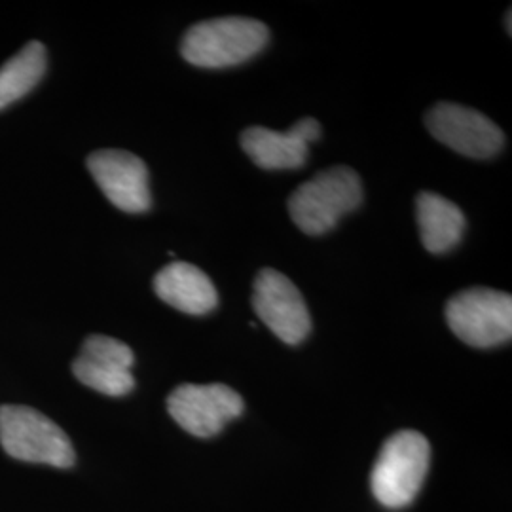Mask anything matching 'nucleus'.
<instances>
[{
	"instance_id": "39448f33",
	"label": "nucleus",
	"mask_w": 512,
	"mask_h": 512,
	"mask_svg": "<svg viewBox=\"0 0 512 512\" xmlns=\"http://www.w3.org/2000/svg\"><path fill=\"white\" fill-rule=\"evenodd\" d=\"M446 321L467 346L478 349L507 344L512 336V298L486 287L454 294L446 304Z\"/></svg>"
},
{
	"instance_id": "9d476101",
	"label": "nucleus",
	"mask_w": 512,
	"mask_h": 512,
	"mask_svg": "<svg viewBox=\"0 0 512 512\" xmlns=\"http://www.w3.org/2000/svg\"><path fill=\"white\" fill-rule=\"evenodd\" d=\"M133 363L135 355L124 342L93 334L86 338L80 355L74 359L73 372L78 382L97 393L124 397L135 387V378L131 374Z\"/></svg>"
},
{
	"instance_id": "7ed1b4c3",
	"label": "nucleus",
	"mask_w": 512,
	"mask_h": 512,
	"mask_svg": "<svg viewBox=\"0 0 512 512\" xmlns=\"http://www.w3.org/2000/svg\"><path fill=\"white\" fill-rule=\"evenodd\" d=\"M431 446L418 431H399L385 440L370 475L374 497L387 509H404L416 495L429 471Z\"/></svg>"
},
{
	"instance_id": "20e7f679",
	"label": "nucleus",
	"mask_w": 512,
	"mask_h": 512,
	"mask_svg": "<svg viewBox=\"0 0 512 512\" xmlns=\"http://www.w3.org/2000/svg\"><path fill=\"white\" fill-rule=\"evenodd\" d=\"M0 444L8 456L27 463L73 467V442L67 433L35 408L21 404L0 406Z\"/></svg>"
},
{
	"instance_id": "1a4fd4ad",
	"label": "nucleus",
	"mask_w": 512,
	"mask_h": 512,
	"mask_svg": "<svg viewBox=\"0 0 512 512\" xmlns=\"http://www.w3.org/2000/svg\"><path fill=\"white\" fill-rule=\"evenodd\" d=\"M88 169L114 207L126 213H147L152 207L145 162L126 150H97L88 156Z\"/></svg>"
},
{
	"instance_id": "f03ea898",
	"label": "nucleus",
	"mask_w": 512,
	"mask_h": 512,
	"mask_svg": "<svg viewBox=\"0 0 512 512\" xmlns=\"http://www.w3.org/2000/svg\"><path fill=\"white\" fill-rule=\"evenodd\" d=\"M363 183L357 171L346 165L317 173L300 184L289 198V215L308 236H323L338 220L363 203Z\"/></svg>"
},
{
	"instance_id": "ddd939ff",
	"label": "nucleus",
	"mask_w": 512,
	"mask_h": 512,
	"mask_svg": "<svg viewBox=\"0 0 512 512\" xmlns=\"http://www.w3.org/2000/svg\"><path fill=\"white\" fill-rule=\"evenodd\" d=\"M421 243L433 255L452 251L465 232V215L458 205L435 192H421L416 200Z\"/></svg>"
},
{
	"instance_id": "423d86ee",
	"label": "nucleus",
	"mask_w": 512,
	"mask_h": 512,
	"mask_svg": "<svg viewBox=\"0 0 512 512\" xmlns=\"http://www.w3.org/2000/svg\"><path fill=\"white\" fill-rule=\"evenodd\" d=\"M238 391L224 384H183L167 397V412L186 433L209 439L243 414Z\"/></svg>"
},
{
	"instance_id": "0eeeda50",
	"label": "nucleus",
	"mask_w": 512,
	"mask_h": 512,
	"mask_svg": "<svg viewBox=\"0 0 512 512\" xmlns=\"http://www.w3.org/2000/svg\"><path fill=\"white\" fill-rule=\"evenodd\" d=\"M253 308L258 319L289 344H302L311 332V317L304 296L287 275L264 268L253 285Z\"/></svg>"
},
{
	"instance_id": "6e6552de",
	"label": "nucleus",
	"mask_w": 512,
	"mask_h": 512,
	"mask_svg": "<svg viewBox=\"0 0 512 512\" xmlns=\"http://www.w3.org/2000/svg\"><path fill=\"white\" fill-rule=\"evenodd\" d=\"M425 126L439 143L475 160L494 158L505 145V135L495 122L456 103L444 101L427 110Z\"/></svg>"
},
{
	"instance_id": "f8f14e48",
	"label": "nucleus",
	"mask_w": 512,
	"mask_h": 512,
	"mask_svg": "<svg viewBox=\"0 0 512 512\" xmlns=\"http://www.w3.org/2000/svg\"><path fill=\"white\" fill-rule=\"evenodd\" d=\"M154 291L160 300L188 315H207L219 306V293L198 266L171 262L154 277Z\"/></svg>"
},
{
	"instance_id": "4468645a",
	"label": "nucleus",
	"mask_w": 512,
	"mask_h": 512,
	"mask_svg": "<svg viewBox=\"0 0 512 512\" xmlns=\"http://www.w3.org/2000/svg\"><path fill=\"white\" fill-rule=\"evenodd\" d=\"M46 63L44 44L33 40L0 67V110L37 88L46 73Z\"/></svg>"
},
{
	"instance_id": "9b49d317",
	"label": "nucleus",
	"mask_w": 512,
	"mask_h": 512,
	"mask_svg": "<svg viewBox=\"0 0 512 512\" xmlns=\"http://www.w3.org/2000/svg\"><path fill=\"white\" fill-rule=\"evenodd\" d=\"M321 131L315 118H302L285 133L262 126L243 129L239 141L243 152L262 169H300L308 162L310 145L319 141Z\"/></svg>"
},
{
	"instance_id": "2eb2a0df",
	"label": "nucleus",
	"mask_w": 512,
	"mask_h": 512,
	"mask_svg": "<svg viewBox=\"0 0 512 512\" xmlns=\"http://www.w3.org/2000/svg\"><path fill=\"white\" fill-rule=\"evenodd\" d=\"M507 31L511 33V10H509V14H507Z\"/></svg>"
},
{
	"instance_id": "f257e3e1",
	"label": "nucleus",
	"mask_w": 512,
	"mask_h": 512,
	"mask_svg": "<svg viewBox=\"0 0 512 512\" xmlns=\"http://www.w3.org/2000/svg\"><path fill=\"white\" fill-rule=\"evenodd\" d=\"M268 40L270 31L258 19H207L186 31L181 54L194 67L226 69L253 59Z\"/></svg>"
}]
</instances>
